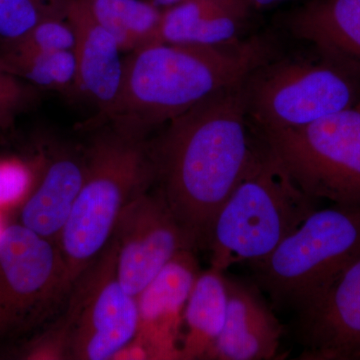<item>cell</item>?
Here are the masks:
<instances>
[{"label":"cell","mask_w":360,"mask_h":360,"mask_svg":"<svg viewBox=\"0 0 360 360\" xmlns=\"http://www.w3.org/2000/svg\"><path fill=\"white\" fill-rule=\"evenodd\" d=\"M245 80L176 116L148 141L153 186L196 250H205L213 220L262 149L248 129Z\"/></svg>","instance_id":"6da1fadb"},{"label":"cell","mask_w":360,"mask_h":360,"mask_svg":"<svg viewBox=\"0 0 360 360\" xmlns=\"http://www.w3.org/2000/svg\"><path fill=\"white\" fill-rule=\"evenodd\" d=\"M264 37L219 46L158 44L123 58L122 78L115 103L98 120L125 134L148 139L220 90L243 82L274 58Z\"/></svg>","instance_id":"7a4b0ae2"},{"label":"cell","mask_w":360,"mask_h":360,"mask_svg":"<svg viewBox=\"0 0 360 360\" xmlns=\"http://www.w3.org/2000/svg\"><path fill=\"white\" fill-rule=\"evenodd\" d=\"M84 184L58 245L70 292L110 245L125 206L155 184L148 139L103 127L87 148Z\"/></svg>","instance_id":"3957f363"},{"label":"cell","mask_w":360,"mask_h":360,"mask_svg":"<svg viewBox=\"0 0 360 360\" xmlns=\"http://www.w3.org/2000/svg\"><path fill=\"white\" fill-rule=\"evenodd\" d=\"M262 141L255 165L213 220L205 248L213 269L264 259L317 210L319 200L298 186Z\"/></svg>","instance_id":"277c9868"},{"label":"cell","mask_w":360,"mask_h":360,"mask_svg":"<svg viewBox=\"0 0 360 360\" xmlns=\"http://www.w3.org/2000/svg\"><path fill=\"white\" fill-rule=\"evenodd\" d=\"M360 257V205L310 213L269 257L250 265L272 307L307 309Z\"/></svg>","instance_id":"5b68a950"},{"label":"cell","mask_w":360,"mask_h":360,"mask_svg":"<svg viewBox=\"0 0 360 360\" xmlns=\"http://www.w3.org/2000/svg\"><path fill=\"white\" fill-rule=\"evenodd\" d=\"M316 51L271 58L245 78L246 110L258 131L298 129L360 101V70Z\"/></svg>","instance_id":"8992f818"},{"label":"cell","mask_w":360,"mask_h":360,"mask_svg":"<svg viewBox=\"0 0 360 360\" xmlns=\"http://www.w3.org/2000/svg\"><path fill=\"white\" fill-rule=\"evenodd\" d=\"M258 132L311 198L360 205V101L307 127Z\"/></svg>","instance_id":"52a82bcc"},{"label":"cell","mask_w":360,"mask_h":360,"mask_svg":"<svg viewBox=\"0 0 360 360\" xmlns=\"http://www.w3.org/2000/svg\"><path fill=\"white\" fill-rule=\"evenodd\" d=\"M70 295L58 243L25 225H7L0 238V342L39 329Z\"/></svg>","instance_id":"ba28073f"},{"label":"cell","mask_w":360,"mask_h":360,"mask_svg":"<svg viewBox=\"0 0 360 360\" xmlns=\"http://www.w3.org/2000/svg\"><path fill=\"white\" fill-rule=\"evenodd\" d=\"M65 309L70 359L113 360L134 340L136 296L118 281L115 239L73 283Z\"/></svg>","instance_id":"9c48e42d"},{"label":"cell","mask_w":360,"mask_h":360,"mask_svg":"<svg viewBox=\"0 0 360 360\" xmlns=\"http://www.w3.org/2000/svg\"><path fill=\"white\" fill-rule=\"evenodd\" d=\"M116 274L136 296L180 251H196L158 191L139 194L125 206L116 224Z\"/></svg>","instance_id":"30bf717a"},{"label":"cell","mask_w":360,"mask_h":360,"mask_svg":"<svg viewBox=\"0 0 360 360\" xmlns=\"http://www.w3.org/2000/svg\"><path fill=\"white\" fill-rule=\"evenodd\" d=\"M295 333L300 359L360 360V257L295 314Z\"/></svg>","instance_id":"8fae6325"},{"label":"cell","mask_w":360,"mask_h":360,"mask_svg":"<svg viewBox=\"0 0 360 360\" xmlns=\"http://www.w3.org/2000/svg\"><path fill=\"white\" fill-rule=\"evenodd\" d=\"M201 271L195 251H180L136 295L139 341L149 359L181 360V328L187 300Z\"/></svg>","instance_id":"7c38bea8"},{"label":"cell","mask_w":360,"mask_h":360,"mask_svg":"<svg viewBox=\"0 0 360 360\" xmlns=\"http://www.w3.org/2000/svg\"><path fill=\"white\" fill-rule=\"evenodd\" d=\"M224 329L206 359L269 360L277 355L283 329L255 284L225 274Z\"/></svg>","instance_id":"4fadbf2b"},{"label":"cell","mask_w":360,"mask_h":360,"mask_svg":"<svg viewBox=\"0 0 360 360\" xmlns=\"http://www.w3.org/2000/svg\"><path fill=\"white\" fill-rule=\"evenodd\" d=\"M68 20L75 33V98L96 106L98 120L115 103L122 84L123 58L117 42L78 0H72Z\"/></svg>","instance_id":"5bb4252c"},{"label":"cell","mask_w":360,"mask_h":360,"mask_svg":"<svg viewBox=\"0 0 360 360\" xmlns=\"http://www.w3.org/2000/svg\"><path fill=\"white\" fill-rule=\"evenodd\" d=\"M86 172L85 148L59 146L46 153L37 186L20 208V224L58 243Z\"/></svg>","instance_id":"9a60e30c"},{"label":"cell","mask_w":360,"mask_h":360,"mask_svg":"<svg viewBox=\"0 0 360 360\" xmlns=\"http://www.w3.org/2000/svg\"><path fill=\"white\" fill-rule=\"evenodd\" d=\"M252 7L246 0H181L162 11L165 44L219 46L238 41Z\"/></svg>","instance_id":"2e32d148"},{"label":"cell","mask_w":360,"mask_h":360,"mask_svg":"<svg viewBox=\"0 0 360 360\" xmlns=\"http://www.w3.org/2000/svg\"><path fill=\"white\" fill-rule=\"evenodd\" d=\"M288 25L297 39L360 70V0H309Z\"/></svg>","instance_id":"e0dca14e"},{"label":"cell","mask_w":360,"mask_h":360,"mask_svg":"<svg viewBox=\"0 0 360 360\" xmlns=\"http://www.w3.org/2000/svg\"><path fill=\"white\" fill-rule=\"evenodd\" d=\"M226 309L225 271L213 267L200 271L184 309L181 360L206 359L224 329Z\"/></svg>","instance_id":"ac0fdd59"},{"label":"cell","mask_w":360,"mask_h":360,"mask_svg":"<svg viewBox=\"0 0 360 360\" xmlns=\"http://www.w3.org/2000/svg\"><path fill=\"white\" fill-rule=\"evenodd\" d=\"M98 25L108 30L122 52L131 53L162 44V11L146 0H78Z\"/></svg>","instance_id":"d6986e66"},{"label":"cell","mask_w":360,"mask_h":360,"mask_svg":"<svg viewBox=\"0 0 360 360\" xmlns=\"http://www.w3.org/2000/svg\"><path fill=\"white\" fill-rule=\"evenodd\" d=\"M0 63L11 75L37 89L54 90L75 98L77 63L73 51L0 56Z\"/></svg>","instance_id":"ffe728a7"},{"label":"cell","mask_w":360,"mask_h":360,"mask_svg":"<svg viewBox=\"0 0 360 360\" xmlns=\"http://www.w3.org/2000/svg\"><path fill=\"white\" fill-rule=\"evenodd\" d=\"M72 0H0V46L13 44L42 21L68 18Z\"/></svg>","instance_id":"44dd1931"},{"label":"cell","mask_w":360,"mask_h":360,"mask_svg":"<svg viewBox=\"0 0 360 360\" xmlns=\"http://www.w3.org/2000/svg\"><path fill=\"white\" fill-rule=\"evenodd\" d=\"M46 153L32 160L18 156L0 158V212L8 213L22 206L44 170Z\"/></svg>","instance_id":"7402d4cb"},{"label":"cell","mask_w":360,"mask_h":360,"mask_svg":"<svg viewBox=\"0 0 360 360\" xmlns=\"http://www.w3.org/2000/svg\"><path fill=\"white\" fill-rule=\"evenodd\" d=\"M75 33L68 18L42 21L22 39L0 46V56H20L40 52L73 51Z\"/></svg>","instance_id":"603a6c76"},{"label":"cell","mask_w":360,"mask_h":360,"mask_svg":"<svg viewBox=\"0 0 360 360\" xmlns=\"http://www.w3.org/2000/svg\"><path fill=\"white\" fill-rule=\"evenodd\" d=\"M18 359L63 360L70 357V333L63 316L40 335L21 345Z\"/></svg>","instance_id":"cb8c5ba5"},{"label":"cell","mask_w":360,"mask_h":360,"mask_svg":"<svg viewBox=\"0 0 360 360\" xmlns=\"http://www.w3.org/2000/svg\"><path fill=\"white\" fill-rule=\"evenodd\" d=\"M37 87L11 75L0 63V110L14 116L32 105L37 98Z\"/></svg>","instance_id":"d4e9b609"},{"label":"cell","mask_w":360,"mask_h":360,"mask_svg":"<svg viewBox=\"0 0 360 360\" xmlns=\"http://www.w3.org/2000/svg\"><path fill=\"white\" fill-rule=\"evenodd\" d=\"M252 7L253 11H264V9L271 8L284 2L290 1V0H246Z\"/></svg>","instance_id":"484cf974"},{"label":"cell","mask_w":360,"mask_h":360,"mask_svg":"<svg viewBox=\"0 0 360 360\" xmlns=\"http://www.w3.org/2000/svg\"><path fill=\"white\" fill-rule=\"evenodd\" d=\"M13 122V116L6 112V111L0 110V132L4 131L9 129Z\"/></svg>","instance_id":"4316f807"},{"label":"cell","mask_w":360,"mask_h":360,"mask_svg":"<svg viewBox=\"0 0 360 360\" xmlns=\"http://www.w3.org/2000/svg\"><path fill=\"white\" fill-rule=\"evenodd\" d=\"M7 213L0 212V238H1L2 233L6 231L7 225Z\"/></svg>","instance_id":"83f0119b"},{"label":"cell","mask_w":360,"mask_h":360,"mask_svg":"<svg viewBox=\"0 0 360 360\" xmlns=\"http://www.w3.org/2000/svg\"><path fill=\"white\" fill-rule=\"evenodd\" d=\"M160 1H167L169 2V4H176V2L181 1V0H160Z\"/></svg>","instance_id":"f1b7e54d"}]
</instances>
